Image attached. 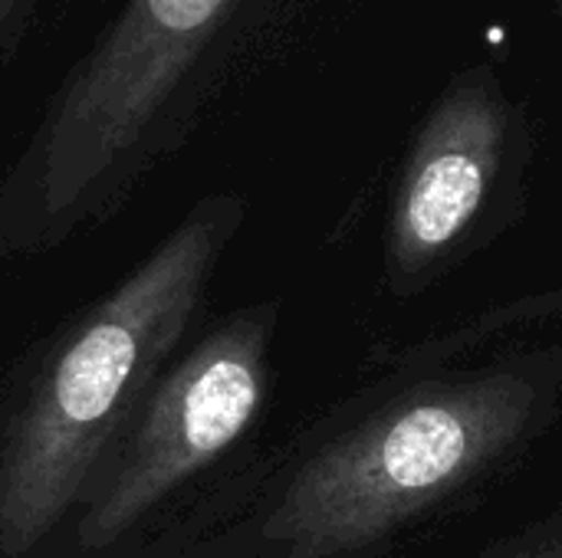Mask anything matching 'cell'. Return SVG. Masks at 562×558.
Listing matches in <instances>:
<instances>
[{
	"label": "cell",
	"mask_w": 562,
	"mask_h": 558,
	"mask_svg": "<svg viewBox=\"0 0 562 558\" xmlns=\"http://www.w3.org/2000/svg\"><path fill=\"white\" fill-rule=\"evenodd\" d=\"M234 204L204 201L76 329L0 457V553L26 556L69 510L122 418L181 339Z\"/></svg>",
	"instance_id": "cell-2"
},
{
	"label": "cell",
	"mask_w": 562,
	"mask_h": 558,
	"mask_svg": "<svg viewBox=\"0 0 562 558\" xmlns=\"http://www.w3.org/2000/svg\"><path fill=\"white\" fill-rule=\"evenodd\" d=\"M43 0H0V72L23 49Z\"/></svg>",
	"instance_id": "cell-6"
},
{
	"label": "cell",
	"mask_w": 562,
	"mask_h": 558,
	"mask_svg": "<svg viewBox=\"0 0 562 558\" xmlns=\"http://www.w3.org/2000/svg\"><path fill=\"white\" fill-rule=\"evenodd\" d=\"M263 398V326L237 319L204 339L151 395L109 487L79 536L112 546L175 487L217 460L254 421Z\"/></svg>",
	"instance_id": "cell-4"
},
{
	"label": "cell",
	"mask_w": 562,
	"mask_h": 558,
	"mask_svg": "<svg viewBox=\"0 0 562 558\" xmlns=\"http://www.w3.org/2000/svg\"><path fill=\"white\" fill-rule=\"evenodd\" d=\"M533 408L537 388L510 372L415 395L316 454L263 533L290 558L362 549L491 467Z\"/></svg>",
	"instance_id": "cell-3"
},
{
	"label": "cell",
	"mask_w": 562,
	"mask_h": 558,
	"mask_svg": "<svg viewBox=\"0 0 562 558\" xmlns=\"http://www.w3.org/2000/svg\"><path fill=\"white\" fill-rule=\"evenodd\" d=\"M553 10H557V13L562 16V0H553Z\"/></svg>",
	"instance_id": "cell-8"
},
{
	"label": "cell",
	"mask_w": 562,
	"mask_h": 558,
	"mask_svg": "<svg viewBox=\"0 0 562 558\" xmlns=\"http://www.w3.org/2000/svg\"><path fill=\"white\" fill-rule=\"evenodd\" d=\"M520 105L491 62L464 66L431 102L395 194L392 257L418 273L481 217L520 148Z\"/></svg>",
	"instance_id": "cell-5"
},
{
	"label": "cell",
	"mask_w": 562,
	"mask_h": 558,
	"mask_svg": "<svg viewBox=\"0 0 562 558\" xmlns=\"http://www.w3.org/2000/svg\"><path fill=\"white\" fill-rule=\"evenodd\" d=\"M524 558H562V543L550 546V549H540V553H530V556Z\"/></svg>",
	"instance_id": "cell-7"
},
{
	"label": "cell",
	"mask_w": 562,
	"mask_h": 558,
	"mask_svg": "<svg viewBox=\"0 0 562 558\" xmlns=\"http://www.w3.org/2000/svg\"><path fill=\"white\" fill-rule=\"evenodd\" d=\"M280 0H119L46 99L10 174L43 224L112 194L171 145L270 30Z\"/></svg>",
	"instance_id": "cell-1"
}]
</instances>
